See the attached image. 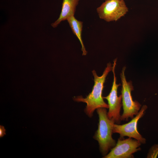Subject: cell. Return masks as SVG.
<instances>
[{"label":"cell","instance_id":"6da1fadb","mask_svg":"<svg viewBox=\"0 0 158 158\" xmlns=\"http://www.w3.org/2000/svg\"><path fill=\"white\" fill-rule=\"evenodd\" d=\"M112 66L109 62L104 70L102 75L99 76L95 70L92 73L94 77V84L91 92L85 98L82 96L74 97L73 99L77 102H82L86 104L85 109L86 114L89 117L93 115L94 111L99 108H109V106L103 100L102 92L104 84L108 73L112 71Z\"/></svg>","mask_w":158,"mask_h":158},{"label":"cell","instance_id":"7a4b0ae2","mask_svg":"<svg viewBox=\"0 0 158 158\" xmlns=\"http://www.w3.org/2000/svg\"><path fill=\"white\" fill-rule=\"evenodd\" d=\"M106 109L99 108L96 109L99 116V123L98 129L93 137L98 141L100 152L104 156L106 155L116 143L112 137L113 125L115 123L108 117Z\"/></svg>","mask_w":158,"mask_h":158},{"label":"cell","instance_id":"3957f363","mask_svg":"<svg viewBox=\"0 0 158 158\" xmlns=\"http://www.w3.org/2000/svg\"><path fill=\"white\" fill-rule=\"evenodd\" d=\"M126 67L122 68L120 74L122 83L121 95L122 96V105L123 112L121 115V121H128L129 118H133L141 109V104L137 101H134L131 95L133 90L132 82H128L126 78L125 72Z\"/></svg>","mask_w":158,"mask_h":158},{"label":"cell","instance_id":"277c9868","mask_svg":"<svg viewBox=\"0 0 158 158\" xmlns=\"http://www.w3.org/2000/svg\"><path fill=\"white\" fill-rule=\"evenodd\" d=\"M128 11L124 0H106L97 8L99 18L108 22L117 21Z\"/></svg>","mask_w":158,"mask_h":158},{"label":"cell","instance_id":"5b68a950","mask_svg":"<svg viewBox=\"0 0 158 158\" xmlns=\"http://www.w3.org/2000/svg\"><path fill=\"white\" fill-rule=\"evenodd\" d=\"M117 59L114 60L112 71L113 74V81L110 92L107 96L103 97L106 99L108 102L109 110L107 112L109 118L112 120L116 124H120L121 120L120 111L122 106V96L121 94L118 97L117 95L118 87L121 85L116 83V78L115 73Z\"/></svg>","mask_w":158,"mask_h":158},{"label":"cell","instance_id":"8992f818","mask_svg":"<svg viewBox=\"0 0 158 158\" xmlns=\"http://www.w3.org/2000/svg\"><path fill=\"white\" fill-rule=\"evenodd\" d=\"M147 108L146 105H143L135 116L127 123L123 125L114 123L113 129V133L119 134L120 138L121 139H123L125 136H127L137 140L141 144H145L146 140L139 133L137 130V125L138 121L143 116Z\"/></svg>","mask_w":158,"mask_h":158},{"label":"cell","instance_id":"52a82bcc","mask_svg":"<svg viewBox=\"0 0 158 158\" xmlns=\"http://www.w3.org/2000/svg\"><path fill=\"white\" fill-rule=\"evenodd\" d=\"M141 143L132 138L124 139L119 138L116 145L110 152L104 156V158H133V154L141 150Z\"/></svg>","mask_w":158,"mask_h":158},{"label":"cell","instance_id":"ba28073f","mask_svg":"<svg viewBox=\"0 0 158 158\" xmlns=\"http://www.w3.org/2000/svg\"><path fill=\"white\" fill-rule=\"evenodd\" d=\"M80 0H63L61 11L58 19L51 24L53 28L57 27L62 21L69 17L74 16L76 7Z\"/></svg>","mask_w":158,"mask_h":158},{"label":"cell","instance_id":"9c48e42d","mask_svg":"<svg viewBox=\"0 0 158 158\" xmlns=\"http://www.w3.org/2000/svg\"><path fill=\"white\" fill-rule=\"evenodd\" d=\"M67 20L73 32L79 40L81 45L82 55H86L87 52L86 51L82 38V32L83 26V22L75 18L74 16H72L68 18Z\"/></svg>","mask_w":158,"mask_h":158},{"label":"cell","instance_id":"30bf717a","mask_svg":"<svg viewBox=\"0 0 158 158\" xmlns=\"http://www.w3.org/2000/svg\"><path fill=\"white\" fill-rule=\"evenodd\" d=\"M158 155V144L152 146L147 153V158H156Z\"/></svg>","mask_w":158,"mask_h":158},{"label":"cell","instance_id":"8fae6325","mask_svg":"<svg viewBox=\"0 0 158 158\" xmlns=\"http://www.w3.org/2000/svg\"><path fill=\"white\" fill-rule=\"evenodd\" d=\"M6 130L4 126L0 125V138H1L4 137L6 135Z\"/></svg>","mask_w":158,"mask_h":158},{"label":"cell","instance_id":"7c38bea8","mask_svg":"<svg viewBox=\"0 0 158 158\" xmlns=\"http://www.w3.org/2000/svg\"></svg>","mask_w":158,"mask_h":158}]
</instances>
